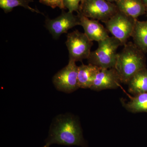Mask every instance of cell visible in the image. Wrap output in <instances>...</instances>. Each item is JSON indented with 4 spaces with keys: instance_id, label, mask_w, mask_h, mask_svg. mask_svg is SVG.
<instances>
[{
    "instance_id": "1",
    "label": "cell",
    "mask_w": 147,
    "mask_h": 147,
    "mask_svg": "<svg viewBox=\"0 0 147 147\" xmlns=\"http://www.w3.org/2000/svg\"><path fill=\"white\" fill-rule=\"evenodd\" d=\"M45 142L47 147L53 144L88 147L79 120L68 113L54 119Z\"/></svg>"
},
{
    "instance_id": "2",
    "label": "cell",
    "mask_w": 147,
    "mask_h": 147,
    "mask_svg": "<svg viewBox=\"0 0 147 147\" xmlns=\"http://www.w3.org/2000/svg\"><path fill=\"white\" fill-rule=\"evenodd\" d=\"M117 55L114 68L121 83L128 84L135 74L146 67L145 53L134 44L127 42Z\"/></svg>"
},
{
    "instance_id": "3",
    "label": "cell",
    "mask_w": 147,
    "mask_h": 147,
    "mask_svg": "<svg viewBox=\"0 0 147 147\" xmlns=\"http://www.w3.org/2000/svg\"><path fill=\"white\" fill-rule=\"evenodd\" d=\"M98 42V47L91 52L88 61L89 64L100 69L113 68L115 65L118 49L121 42L115 38L110 36Z\"/></svg>"
},
{
    "instance_id": "4",
    "label": "cell",
    "mask_w": 147,
    "mask_h": 147,
    "mask_svg": "<svg viewBox=\"0 0 147 147\" xmlns=\"http://www.w3.org/2000/svg\"><path fill=\"white\" fill-rule=\"evenodd\" d=\"M136 20L119 11L104 24L108 32L124 45L131 36Z\"/></svg>"
},
{
    "instance_id": "5",
    "label": "cell",
    "mask_w": 147,
    "mask_h": 147,
    "mask_svg": "<svg viewBox=\"0 0 147 147\" xmlns=\"http://www.w3.org/2000/svg\"><path fill=\"white\" fill-rule=\"evenodd\" d=\"M118 11L115 3L106 0H86L80 5L79 12L104 23Z\"/></svg>"
},
{
    "instance_id": "6",
    "label": "cell",
    "mask_w": 147,
    "mask_h": 147,
    "mask_svg": "<svg viewBox=\"0 0 147 147\" xmlns=\"http://www.w3.org/2000/svg\"><path fill=\"white\" fill-rule=\"evenodd\" d=\"M65 44L68 50L69 60L76 62L88 59L93 43L84 33L76 30L68 34Z\"/></svg>"
},
{
    "instance_id": "7",
    "label": "cell",
    "mask_w": 147,
    "mask_h": 147,
    "mask_svg": "<svg viewBox=\"0 0 147 147\" xmlns=\"http://www.w3.org/2000/svg\"><path fill=\"white\" fill-rule=\"evenodd\" d=\"M78 70L76 62L69 60L68 64L53 76V82L57 90L71 93L79 88Z\"/></svg>"
},
{
    "instance_id": "8",
    "label": "cell",
    "mask_w": 147,
    "mask_h": 147,
    "mask_svg": "<svg viewBox=\"0 0 147 147\" xmlns=\"http://www.w3.org/2000/svg\"><path fill=\"white\" fill-rule=\"evenodd\" d=\"M77 26H80L78 16H75L73 12H66L63 10L57 18H47L45 21V27L55 39H58L62 34Z\"/></svg>"
},
{
    "instance_id": "9",
    "label": "cell",
    "mask_w": 147,
    "mask_h": 147,
    "mask_svg": "<svg viewBox=\"0 0 147 147\" xmlns=\"http://www.w3.org/2000/svg\"><path fill=\"white\" fill-rule=\"evenodd\" d=\"M77 16L80 21V26L83 27L84 33L92 42H98L109 36L108 30L99 21L88 18L79 12Z\"/></svg>"
},
{
    "instance_id": "10",
    "label": "cell",
    "mask_w": 147,
    "mask_h": 147,
    "mask_svg": "<svg viewBox=\"0 0 147 147\" xmlns=\"http://www.w3.org/2000/svg\"><path fill=\"white\" fill-rule=\"evenodd\" d=\"M120 79L114 67L101 69L96 74L90 89L100 91L116 89L120 86Z\"/></svg>"
},
{
    "instance_id": "11",
    "label": "cell",
    "mask_w": 147,
    "mask_h": 147,
    "mask_svg": "<svg viewBox=\"0 0 147 147\" xmlns=\"http://www.w3.org/2000/svg\"><path fill=\"white\" fill-rule=\"evenodd\" d=\"M115 4L119 11L134 19L146 13L142 0H119Z\"/></svg>"
},
{
    "instance_id": "12",
    "label": "cell",
    "mask_w": 147,
    "mask_h": 147,
    "mask_svg": "<svg viewBox=\"0 0 147 147\" xmlns=\"http://www.w3.org/2000/svg\"><path fill=\"white\" fill-rule=\"evenodd\" d=\"M100 68L91 64H82L78 66V81L79 88L90 89Z\"/></svg>"
},
{
    "instance_id": "13",
    "label": "cell",
    "mask_w": 147,
    "mask_h": 147,
    "mask_svg": "<svg viewBox=\"0 0 147 147\" xmlns=\"http://www.w3.org/2000/svg\"><path fill=\"white\" fill-rule=\"evenodd\" d=\"M133 42L145 53L147 52V21L135 22L131 35Z\"/></svg>"
},
{
    "instance_id": "14",
    "label": "cell",
    "mask_w": 147,
    "mask_h": 147,
    "mask_svg": "<svg viewBox=\"0 0 147 147\" xmlns=\"http://www.w3.org/2000/svg\"><path fill=\"white\" fill-rule=\"evenodd\" d=\"M127 84L129 92L134 95L147 92V69H143L135 74Z\"/></svg>"
},
{
    "instance_id": "15",
    "label": "cell",
    "mask_w": 147,
    "mask_h": 147,
    "mask_svg": "<svg viewBox=\"0 0 147 147\" xmlns=\"http://www.w3.org/2000/svg\"><path fill=\"white\" fill-rule=\"evenodd\" d=\"M123 104L131 113H147V92L136 95L128 102H123Z\"/></svg>"
},
{
    "instance_id": "16",
    "label": "cell",
    "mask_w": 147,
    "mask_h": 147,
    "mask_svg": "<svg viewBox=\"0 0 147 147\" xmlns=\"http://www.w3.org/2000/svg\"><path fill=\"white\" fill-rule=\"evenodd\" d=\"M33 2L32 0H0V7L4 11L8 13L13 10V9L17 7H22L28 9L32 12L36 13H43L38 9L32 8L29 5L30 3Z\"/></svg>"
},
{
    "instance_id": "17",
    "label": "cell",
    "mask_w": 147,
    "mask_h": 147,
    "mask_svg": "<svg viewBox=\"0 0 147 147\" xmlns=\"http://www.w3.org/2000/svg\"><path fill=\"white\" fill-rule=\"evenodd\" d=\"M63 5L65 9H67L71 12H79L82 0H63Z\"/></svg>"
},
{
    "instance_id": "18",
    "label": "cell",
    "mask_w": 147,
    "mask_h": 147,
    "mask_svg": "<svg viewBox=\"0 0 147 147\" xmlns=\"http://www.w3.org/2000/svg\"><path fill=\"white\" fill-rule=\"evenodd\" d=\"M63 0H39V2L55 9L58 7L60 9H65L63 5Z\"/></svg>"
},
{
    "instance_id": "19",
    "label": "cell",
    "mask_w": 147,
    "mask_h": 147,
    "mask_svg": "<svg viewBox=\"0 0 147 147\" xmlns=\"http://www.w3.org/2000/svg\"><path fill=\"white\" fill-rule=\"evenodd\" d=\"M144 4L145 7H146V13H147V0H142Z\"/></svg>"
},
{
    "instance_id": "20",
    "label": "cell",
    "mask_w": 147,
    "mask_h": 147,
    "mask_svg": "<svg viewBox=\"0 0 147 147\" xmlns=\"http://www.w3.org/2000/svg\"><path fill=\"white\" fill-rule=\"evenodd\" d=\"M106 1H108L110 2L111 3H116V2L117 1L119 0H106Z\"/></svg>"
},
{
    "instance_id": "21",
    "label": "cell",
    "mask_w": 147,
    "mask_h": 147,
    "mask_svg": "<svg viewBox=\"0 0 147 147\" xmlns=\"http://www.w3.org/2000/svg\"><path fill=\"white\" fill-rule=\"evenodd\" d=\"M85 1H86V0H82V2H81V4H82L83 3H84Z\"/></svg>"
},
{
    "instance_id": "22",
    "label": "cell",
    "mask_w": 147,
    "mask_h": 147,
    "mask_svg": "<svg viewBox=\"0 0 147 147\" xmlns=\"http://www.w3.org/2000/svg\"><path fill=\"white\" fill-rule=\"evenodd\" d=\"M42 147H47V146H46V145H44V146H42Z\"/></svg>"
},
{
    "instance_id": "23",
    "label": "cell",
    "mask_w": 147,
    "mask_h": 147,
    "mask_svg": "<svg viewBox=\"0 0 147 147\" xmlns=\"http://www.w3.org/2000/svg\"></svg>"
}]
</instances>
